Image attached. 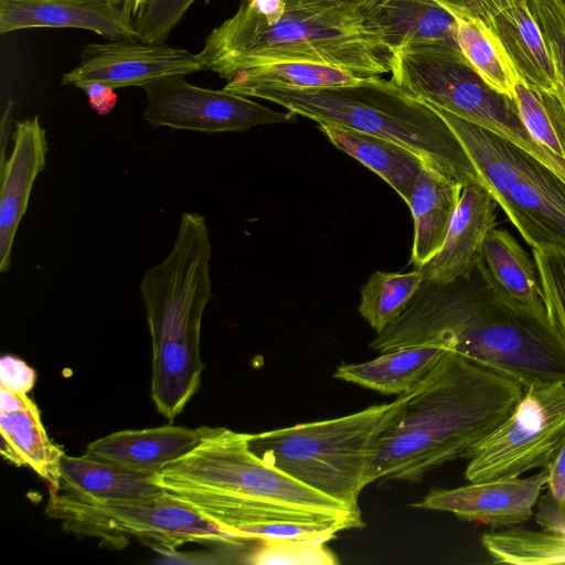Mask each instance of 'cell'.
<instances>
[{
  "mask_svg": "<svg viewBox=\"0 0 565 565\" xmlns=\"http://www.w3.org/2000/svg\"><path fill=\"white\" fill-rule=\"evenodd\" d=\"M524 393L510 375L448 350L422 381L395 399L375 439L366 486L418 480L445 463L469 459Z\"/></svg>",
  "mask_w": 565,
  "mask_h": 565,
  "instance_id": "1",
  "label": "cell"
},
{
  "mask_svg": "<svg viewBox=\"0 0 565 565\" xmlns=\"http://www.w3.org/2000/svg\"><path fill=\"white\" fill-rule=\"evenodd\" d=\"M198 430L196 446L160 470L156 481L168 497L223 530L241 537L238 533L248 526L275 522H335L347 530L364 526L361 510L263 460L250 449L247 433L207 426Z\"/></svg>",
  "mask_w": 565,
  "mask_h": 565,
  "instance_id": "2",
  "label": "cell"
},
{
  "mask_svg": "<svg viewBox=\"0 0 565 565\" xmlns=\"http://www.w3.org/2000/svg\"><path fill=\"white\" fill-rule=\"evenodd\" d=\"M268 19L249 0L213 29L199 55L206 70L228 81L241 70L280 62H310L358 77L390 73L388 53L363 13L319 1L284 0Z\"/></svg>",
  "mask_w": 565,
  "mask_h": 565,
  "instance_id": "3",
  "label": "cell"
},
{
  "mask_svg": "<svg viewBox=\"0 0 565 565\" xmlns=\"http://www.w3.org/2000/svg\"><path fill=\"white\" fill-rule=\"evenodd\" d=\"M211 256L204 216L184 212L170 253L145 271L139 286L152 343L151 397L169 420L201 383V326L213 297Z\"/></svg>",
  "mask_w": 565,
  "mask_h": 565,
  "instance_id": "4",
  "label": "cell"
},
{
  "mask_svg": "<svg viewBox=\"0 0 565 565\" xmlns=\"http://www.w3.org/2000/svg\"><path fill=\"white\" fill-rule=\"evenodd\" d=\"M234 94L275 103L292 115L316 122H330L392 140L462 186L481 183L446 121L428 104L381 75L334 87L294 89L256 85Z\"/></svg>",
  "mask_w": 565,
  "mask_h": 565,
  "instance_id": "5",
  "label": "cell"
},
{
  "mask_svg": "<svg viewBox=\"0 0 565 565\" xmlns=\"http://www.w3.org/2000/svg\"><path fill=\"white\" fill-rule=\"evenodd\" d=\"M434 345L532 385L565 384V339L547 315L512 307L490 287L463 297L443 319Z\"/></svg>",
  "mask_w": 565,
  "mask_h": 565,
  "instance_id": "6",
  "label": "cell"
},
{
  "mask_svg": "<svg viewBox=\"0 0 565 565\" xmlns=\"http://www.w3.org/2000/svg\"><path fill=\"white\" fill-rule=\"evenodd\" d=\"M394 406L395 401L332 419L248 434V444L274 468L360 510L374 443Z\"/></svg>",
  "mask_w": 565,
  "mask_h": 565,
  "instance_id": "7",
  "label": "cell"
},
{
  "mask_svg": "<svg viewBox=\"0 0 565 565\" xmlns=\"http://www.w3.org/2000/svg\"><path fill=\"white\" fill-rule=\"evenodd\" d=\"M430 107L459 139L480 182L532 249L565 250V180L509 139Z\"/></svg>",
  "mask_w": 565,
  "mask_h": 565,
  "instance_id": "8",
  "label": "cell"
},
{
  "mask_svg": "<svg viewBox=\"0 0 565 565\" xmlns=\"http://www.w3.org/2000/svg\"><path fill=\"white\" fill-rule=\"evenodd\" d=\"M388 64L392 79L415 97L509 139L565 180V162L529 134L514 97L488 84L460 50L408 46L391 53Z\"/></svg>",
  "mask_w": 565,
  "mask_h": 565,
  "instance_id": "9",
  "label": "cell"
},
{
  "mask_svg": "<svg viewBox=\"0 0 565 565\" xmlns=\"http://www.w3.org/2000/svg\"><path fill=\"white\" fill-rule=\"evenodd\" d=\"M44 512L61 521L64 531L115 547H124L130 539L152 541L172 551L186 543L230 547L250 543L166 493L147 500H94L58 490L50 493Z\"/></svg>",
  "mask_w": 565,
  "mask_h": 565,
  "instance_id": "10",
  "label": "cell"
},
{
  "mask_svg": "<svg viewBox=\"0 0 565 565\" xmlns=\"http://www.w3.org/2000/svg\"><path fill=\"white\" fill-rule=\"evenodd\" d=\"M565 431V384L532 385L512 413L476 448L469 482L510 479L547 468Z\"/></svg>",
  "mask_w": 565,
  "mask_h": 565,
  "instance_id": "11",
  "label": "cell"
},
{
  "mask_svg": "<svg viewBox=\"0 0 565 565\" xmlns=\"http://www.w3.org/2000/svg\"><path fill=\"white\" fill-rule=\"evenodd\" d=\"M185 75H169L145 84L142 119L152 128L203 132L245 131L260 125L286 122L291 113L270 109L246 96L190 84Z\"/></svg>",
  "mask_w": 565,
  "mask_h": 565,
  "instance_id": "12",
  "label": "cell"
},
{
  "mask_svg": "<svg viewBox=\"0 0 565 565\" xmlns=\"http://www.w3.org/2000/svg\"><path fill=\"white\" fill-rule=\"evenodd\" d=\"M206 70L199 53L163 43L140 40H107L84 46L79 62L62 77L63 85L77 88L100 83L114 89L140 86L169 75Z\"/></svg>",
  "mask_w": 565,
  "mask_h": 565,
  "instance_id": "13",
  "label": "cell"
},
{
  "mask_svg": "<svg viewBox=\"0 0 565 565\" xmlns=\"http://www.w3.org/2000/svg\"><path fill=\"white\" fill-rule=\"evenodd\" d=\"M547 480V468H544L526 478L470 482L452 489L431 490L412 507L449 512L465 521L495 529L515 526L533 515Z\"/></svg>",
  "mask_w": 565,
  "mask_h": 565,
  "instance_id": "14",
  "label": "cell"
},
{
  "mask_svg": "<svg viewBox=\"0 0 565 565\" xmlns=\"http://www.w3.org/2000/svg\"><path fill=\"white\" fill-rule=\"evenodd\" d=\"M33 28L84 29L106 40H138L134 19L111 0H0V33Z\"/></svg>",
  "mask_w": 565,
  "mask_h": 565,
  "instance_id": "15",
  "label": "cell"
},
{
  "mask_svg": "<svg viewBox=\"0 0 565 565\" xmlns=\"http://www.w3.org/2000/svg\"><path fill=\"white\" fill-rule=\"evenodd\" d=\"M497 205L482 183H469L462 188L440 250L419 267L423 281L448 284L477 266L483 239L494 227Z\"/></svg>",
  "mask_w": 565,
  "mask_h": 565,
  "instance_id": "16",
  "label": "cell"
},
{
  "mask_svg": "<svg viewBox=\"0 0 565 565\" xmlns=\"http://www.w3.org/2000/svg\"><path fill=\"white\" fill-rule=\"evenodd\" d=\"M49 143L38 116L15 122L13 148L1 174L0 271L11 265V250L33 183L45 169Z\"/></svg>",
  "mask_w": 565,
  "mask_h": 565,
  "instance_id": "17",
  "label": "cell"
},
{
  "mask_svg": "<svg viewBox=\"0 0 565 565\" xmlns=\"http://www.w3.org/2000/svg\"><path fill=\"white\" fill-rule=\"evenodd\" d=\"M363 17L388 55L416 45L460 50L456 17L434 0H377Z\"/></svg>",
  "mask_w": 565,
  "mask_h": 565,
  "instance_id": "18",
  "label": "cell"
},
{
  "mask_svg": "<svg viewBox=\"0 0 565 565\" xmlns=\"http://www.w3.org/2000/svg\"><path fill=\"white\" fill-rule=\"evenodd\" d=\"M488 29L502 44L520 81L536 92L559 93L552 53L527 0H505Z\"/></svg>",
  "mask_w": 565,
  "mask_h": 565,
  "instance_id": "19",
  "label": "cell"
},
{
  "mask_svg": "<svg viewBox=\"0 0 565 565\" xmlns=\"http://www.w3.org/2000/svg\"><path fill=\"white\" fill-rule=\"evenodd\" d=\"M199 430L164 425L111 433L88 444L85 455L130 470L158 473L199 443Z\"/></svg>",
  "mask_w": 565,
  "mask_h": 565,
  "instance_id": "20",
  "label": "cell"
},
{
  "mask_svg": "<svg viewBox=\"0 0 565 565\" xmlns=\"http://www.w3.org/2000/svg\"><path fill=\"white\" fill-rule=\"evenodd\" d=\"M478 267L503 302L547 315L536 263L505 230L492 227L483 239Z\"/></svg>",
  "mask_w": 565,
  "mask_h": 565,
  "instance_id": "21",
  "label": "cell"
},
{
  "mask_svg": "<svg viewBox=\"0 0 565 565\" xmlns=\"http://www.w3.org/2000/svg\"><path fill=\"white\" fill-rule=\"evenodd\" d=\"M536 505L535 521L540 530L515 525L481 535V544L494 563L565 564V510L548 492L540 497Z\"/></svg>",
  "mask_w": 565,
  "mask_h": 565,
  "instance_id": "22",
  "label": "cell"
},
{
  "mask_svg": "<svg viewBox=\"0 0 565 565\" xmlns=\"http://www.w3.org/2000/svg\"><path fill=\"white\" fill-rule=\"evenodd\" d=\"M462 188L428 164L422 170L408 202L414 220L409 264L419 268L440 250Z\"/></svg>",
  "mask_w": 565,
  "mask_h": 565,
  "instance_id": "23",
  "label": "cell"
},
{
  "mask_svg": "<svg viewBox=\"0 0 565 565\" xmlns=\"http://www.w3.org/2000/svg\"><path fill=\"white\" fill-rule=\"evenodd\" d=\"M60 490L94 500H147L164 494L157 473L130 470L87 455H64L60 466Z\"/></svg>",
  "mask_w": 565,
  "mask_h": 565,
  "instance_id": "24",
  "label": "cell"
},
{
  "mask_svg": "<svg viewBox=\"0 0 565 565\" xmlns=\"http://www.w3.org/2000/svg\"><path fill=\"white\" fill-rule=\"evenodd\" d=\"M329 141L379 174L408 204L415 182L427 164L392 140L330 122H317Z\"/></svg>",
  "mask_w": 565,
  "mask_h": 565,
  "instance_id": "25",
  "label": "cell"
},
{
  "mask_svg": "<svg viewBox=\"0 0 565 565\" xmlns=\"http://www.w3.org/2000/svg\"><path fill=\"white\" fill-rule=\"evenodd\" d=\"M3 458L18 467H29L45 480L49 492L60 490V466L64 451L47 436L36 404H26L13 412H0Z\"/></svg>",
  "mask_w": 565,
  "mask_h": 565,
  "instance_id": "26",
  "label": "cell"
},
{
  "mask_svg": "<svg viewBox=\"0 0 565 565\" xmlns=\"http://www.w3.org/2000/svg\"><path fill=\"white\" fill-rule=\"evenodd\" d=\"M448 350L434 345L404 347L362 363H343L334 377L385 395H401L422 381Z\"/></svg>",
  "mask_w": 565,
  "mask_h": 565,
  "instance_id": "27",
  "label": "cell"
},
{
  "mask_svg": "<svg viewBox=\"0 0 565 565\" xmlns=\"http://www.w3.org/2000/svg\"><path fill=\"white\" fill-rule=\"evenodd\" d=\"M360 78L362 77L324 64L280 62L241 70L227 81L224 89L236 93L242 88L256 85L316 89L348 85Z\"/></svg>",
  "mask_w": 565,
  "mask_h": 565,
  "instance_id": "28",
  "label": "cell"
},
{
  "mask_svg": "<svg viewBox=\"0 0 565 565\" xmlns=\"http://www.w3.org/2000/svg\"><path fill=\"white\" fill-rule=\"evenodd\" d=\"M457 40L461 53L483 79L500 93L514 97L520 77L491 30L473 20L457 19Z\"/></svg>",
  "mask_w": 565,
  "mask_h": 565,
  "instance_id": "29",
  "label": "cell"
},
{
  "mask_svg": "<svg viewBox=\"0 0 565 565\" xmlns=\"http://www.w3.org/2000/svg\"><path fill=\"white\" fill-rule=\"evenodd\" d=\"M423 280L419 268L405 274L376 270L361 289L359 312L379 333L402 315Z\"/></svg>",
  "mask_w": 565,
  "mask_h": 565,
  "instance_id": "30",
  "label": "cell"
},
{
  "mask_svg": "<svg viewBox=\"0 0 565 565\" xmlns=\"http://www.w3.org/2000/svg\"><path fill=\"white\" fill-rule=\"evenodd\" d=\"M514 99L533 139L565 162V104L559 94L536 92L519 81Z\"/></svg>",
  "mask_w": 565,
  "mask_h": 565,
  "instance_id": "31",
  "label": "cell"
},
{
  "mask_svg": "<svg viewBox=\"0 0 565 565\" xmlns=\"http://www.w3.org/2000/svg\"><path fill=\"white\" fill-rule=\"evenodd\" d=\"M548 318L565 339V250L532 249Z\"/></svg>",
  "mask_w": 565,
  "mask_h": 565,
  "instance_id": "32",
  "label": "cell"
},
{
  "mask_svg": "<svg viewBox=\"0 0 565 565\" xmlns=\"http://www.w3.org/2000/svg\"><path fill=\"white\" fill-rule=\"evenodd\" d=\"M343 530L347 527L335 522H275L248 526L238 535L248 542L284 541L326 544Z\"/></svg>",
  "mask_w": 565,
  "mask_h": 565,
  "instance_id": "33",
  "label": "cell"
},
{
  "mask_svg": "<svg viewBox=\"0 0 565 565\" xmlns=\"http://www.w3.org/2000/svg\"><path fill=\"white\" fill-rule=\"evenodd\" d=\"M244 561L249 564H338L326 544L284 541H258Z\"/></svg>",
  "mask_w": 565,
  "mask_h": 565,
  "instance_id": "34",
  "label": "cell"
},
{
  "mask_svg": "<svg viewBox=\"0 0 565 565\" xmlns=\"http://www.w3.org/2000/svg\"><path fill=\"white\" fill-rule=\"evenodd\" d=\"M196 0H147L134 19L138 40L163 43Z\"/></svg>",
  "mask_w": 565,
  "mask_h": 565,
  "instance_id": "35",
  "label": "cell"
},
{
  "mask_svg": "<svg viewBox=\"0 0 565 565\" xmlns=\"http://www.w3.org/2000/svg\"><path fill=\"white\" fill-rule=\"evenodd\" d=\"M36 381L35 371L23 360L6 354L0 361V387L28 394Z\"/></svg>",
  "mask_w": 565,
  "mask_h": 565,
  "instance_id": "36",
  "label": "cell"
},
{
  "mask_svg": "<svg viewBox=\"0 0 565 565\" xmlns=\"http://www.w3.org/2000/svg\"><path fill=\"white\" fill-rule=\"evenodd\" d=\"M457 19H468L488 28L491 17L505 0H434Z\"/></svg>",
  "mask_w": 565,
  "mask_h": 565,
  "instance_id": "37",
  "label": "cell"
},
{
  "mask_svg": "<svg viewBox=\"0 0 565 565\" xmlns=\"http://www.w3.org/2000/svg\"><path fill=\"white\" fill-rule=\"evenodd\" d=\"M548 493L565 510V431L556 452L547 467Z\"/></svg>",
  "mask_w": 565,
  "mask_h": 565,
  "instance_id": "38",
  "label": "cell"
},
{
  "mask_svg": "<svg viewBox=\"0 0 565 565\" xmlns=\"http://www.w3.org/2000/svg\"><path fill=\"white\" fill-rule=\"evenodd\" d=\"M81 89L85 93L90 108L100 116L109 114L117 105V94L107 85L89 83Z\"/></svg>",
  "mask_w": 565,
  "mask_h": 565,
  "instance_id": "39",
  "label": "cell"
},
{
  "mask_svg": "<svg viewBox=\"0 0 565 565\" xmlns=\"http://www.w3.org/2000/svg\"><path fill=\"white\" fill-rule=\"evenodd\" d=\"M306 1H319V2L331 3V4L341 6L343 8L364 13L377 0H306Z\"/></svg>",
  "mask_w": 565,
  "mask_h": 565,
  "instance_id": "40",
  "label": "cell"
},
{
  "mask_svg": "<svg viewBox=\"0 0 565 565\" xmlns=\"http://www.w3.org/2000/svg\"><path fill=\"white\" fill-rule=\"evenodd\" d=\"M147 0H124L122 7L126 10V12L135 19L138 14L141 7L145 4Z\"/></svg>",
  "mask_w": 565,
  "mask_h": 565,
  "instance_id": "41",
  "label": "cell"
},
{
  "mask_svg": "<svg viewBox=\"0 0 565 565\" xmlns=\"http://www.w3.org/2000/svg\"><path fill=\"white\" fill-rule=\"evenodd\" d=\"M111 1H114V2H116V3H119V4H122V1H124V0H111Z\"/></svg>",
  "mask_w": 565,
  "mask_h": 565,
  "instance_id": "42",
  "label": "cell"
},
{
  "mask_svg": "<svg viewBox=\"0 0 565 565\" xmlns=\"http://www.w3.org/2000/svg\"><path fill=\"white\" fill-rule=\"evenodd\" d=\"M211 1H213V0H204V2H205V3H209V2H211Z\"/></svg>",
  "mask_w": 565,
  "mask_h": 565,
  "instance_id": "43",
  "label": "cell"
},
{
  "mask_svg": "<svg viewBox=\"0 0 565 565\" xmlns=\"http://www.w3.org/2000/svg\"><path fill=\"white\" fill-rule=\"evenodd\" d=\"M562 1H563L564 6H565V0H562Z\"/></svg>",
  "mask_w": 565,
  "mask_h": 565,
  "instance_id": "44",
  "label": "cell"
}]
</instances>
